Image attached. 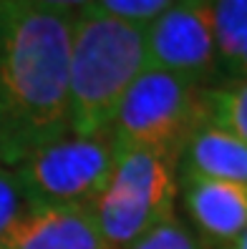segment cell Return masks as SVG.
Returning <instances> with one entry per match:
<instances>
[{"label":"cell","instance_id":"cell-8","mask_svg":"<svg viewBox=\"0 0 247 249\" xmlns=\"http://www.w3.org/2000/svg\"><path fill=\"white\" fill-rule=\"evenodd\" d=\"M184 209L194 227L214 244L232 247L247 229V186L184 174Z\"/></svg>","mask_w":247,"mask_h":249},{"label":"cell","instance_id":"cell-12","mask_svg":"<svg viewBox=\"0 0 247 249\" xmlns=\"http://www.w3.org/2000/svg\"><path fill=\"white\" fill-rule=\"evenodd\" d=\"M174 3V0H94V10L104 13V16L119 18L124 23H134L147 28L154 18Z\"/></svg>","mask_w":247,"mask_h":249},{"label":"cell","instance_id":"cell-10","mask_svg":"<svg viewBox=\"0 0 247 249\" xmlns=\"http://www.w3.org/2000/svg\"><path fill=\"white\" fill-rule=\"evenodd\" d=\"M217 63L232 73L247 51V0H212Z\"/></svg>","mask_w":247,"mask_h":249},{"label":"cell","instance_id":"cell-16","mask_svg":"<svg viewBox=\"0 0 247 249\" xmlns=\"http://www.w3.org/2000/svg\"><path fill=\"white\" fill-rule=\"evenodd\" d=\"M229 76H232V78H247V51L242 53V58L237 61V66L232 68Z\"/></svg>","mask_w":247,"mask_h":249},{"label":"cell","instance_id":"cell-13","mask_svg":"<svg viewBox=\"0 0 247 249\" xmlns=\"http://www.w3.org/2000/svg\"><path fill=\"white\" fill-rule=\"evenodd\" d=\"M25 212H28V204L20 192L16 171L0 164V244L8 237V231L20 222Z\"/></svg>","mask_w":247,"mask_h":249},{"label":"cell","instance_id":"cell-4","mask_svg":"<svg viewBox=\"0 0 247 249\" xmlns=\"http://www.w3.org/2000/svg\"><path fill=\"white\" fill-rule=\"evenodd\" d=\"M177 164L154 151L119 149L111 179L91 204L111 249H126L156 224L177 216Z\"/></svg>","mask_w":247,"mask_h":249},{"label":"cell","instance_id":"cell-18","mask_svg":"<svg viewBox=\"0 0 247 249\" xmlns=\"http://www.w3.org/2000/svg\"><path fill=\"white\" fill-rule=\"evenodd\" d=\"M202 249H232V247H202Z\"/></svg>","mask_w":247,"mask_h":249},{"label":"cell","instance_id":"cell-19","mask_svg":"<svg viewBox=\"0 0 247 249\" xmlns=\"http://www.w3.org/2000/svg\"><path fill=\"white\" fill-rule=\"evenodd\" d=\"M0 249H3V247H0Z\"/></svg>","mask_w":247,"mask_h":249},{"label":"cell","instance_id":"cell-3","mask_svg":"<svg viewBox=\"0 0 247 249\" xmlns=\"http://www.w3.org/2000/svg\"><path fill=\"white\" fill-rule=\"evenodd\" d=\"M207 124V86L147 68L129 86L109 126L116 151L144 149L179 164L194 131Z\"/></svg>","mask_w":247,"mask_h":249},{"label":"cell","instance_id":"cell-17","mask_svg":"<svg viewBox=\"0 0 247 249\" xmlns=\"http://www.w3.org/2000/svg\"><path fill=\"white\" fill-rule=\"evenodd\" d=\"M232 249H247V229L240 234V237L235 239V244H232Z\"/></svg>","mask_w":247,"mask_h":249},{"label":"cell","instance_id":"cell-11","mask_svg":"<svg viewBox=\"0 0 247 249\" xmlns=\"http://www.w3.org/2000/svg\"><path fill=\"white\" fill-rule=\"evenodd\" d=\"M207 124L247 141V78H232L227 86H207Z\"/></svg>","mask_w":247,"mask_h":249},{"label":"cell","instance_id":"cell-15","mask_svg":"<svg viewBox=\"0 0 247 249\" xmlns=\"http://www.w3.org/2000/svg\"><path fill=\"white\" fill-rule=\"evenodd\" d=\"M31 5H38V8H46V10H53V13H63V16H71L76 18L81 16L83 10H89L94 5V0H25Z\"/></svg>","mask_w":247,"mask_h":249},{"label":"cell","instance_id":"cell-14","mask_svg":"<svg viewBox=\"0 0 247 249\" xmlns=\"http://www.w3.org/2000/svg\"><path fill=\"white\" fill-rule=\"evenodd\" d=\"M126 249H202V244L192 237L177 216L167 219V222L156 224L152 231H147L141 239H136Z\"/></svg>","mask_w":247,"mask_h":249},{"label":"cell","instance_id":"cell-1","mask_svg":"<svg viewBox=\"0 0 247 249\" xmlns=\"http://www.w3.org/2000/svg\"><path fill=\"white\" fill-rule=\"evenodd\" d=\"M74 18L0 0V164L20 161L68 134V58Z\"/></svg>","mask_w":247,"mask_h":249},{"label":"cell","instance_id":"cell-9","mask_svg":"<svg viewBox=\"0 0 247 249\" xmlns=\"http://www.w3.org/2000/svg\"><path fill=\"white\" fill-rule=\"evenodd\" d=\"M179 161L184 164V174L247 186V141L214 124L194 131Z\"/></svg>","mask_w":247,"mask_h":249},{"label":"cell","instance_id":"cell-6","mask_svg":"<svg viewBox=\"0 0 247 249\" xmlns=\"http://www.w3.org/2000/svg\"><path fill=\"white\" fill-rule=\"evenodd\" d=\"M144 33L149 68L174 73L199 86H207L220 71L212 0H174L144 28Z\"/></svg>","mask_w":247,"mask_h":249},{"label":"cell","instance_id":"cell-2","mask_svg":"<svg viewBox=\"0 0 247 249\" xmlns=\"http://www.w3.org/2000/svg\"><path fill=\"white\" fill-rule=\"evenodd\" d=\"M147 68V33L141 25L94 8L76 16L68 58V131L78 136L106 131L129 86Z\"/></svg>","mask_w":247,"mask_h":249},{"label":"cell","instance_id":"cell-7","mask_svg":"<svg viewBox=\"0 0 247 249\" xmlns=\"http://www.w3.org/2000/svg\"><path fill=\"white\" fill-rule=\"evenodd\" d=\"M3 249H111L91 207L28 209L8 231Z\"/></svg>","mask_w":247,"mask_h":249},{"label":"cell","instance_id":"cell-5","mask_svg":"<svg viewBox=\"0 0 247 249\" xmlns=\"http://www.w3.org/2000/svg\"><path fill=\"white\" fill-rule=\"evenodd\" d=\"M116 146L111 131L94 136L63 134L28 154L13 169L28 209L91 207L111 179Z\"/></svg>","mask_w":247,"mask_h":249}]
</instances>
